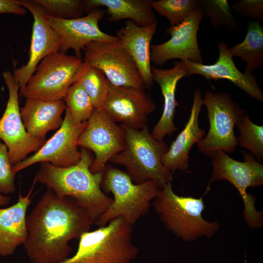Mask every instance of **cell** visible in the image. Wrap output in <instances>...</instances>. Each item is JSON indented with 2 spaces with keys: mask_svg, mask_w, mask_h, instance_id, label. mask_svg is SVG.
I'll list each match as a JSON object with an SVG mask.
<instances>
[{
  "mask_svg": "<svg viewBox=\"0 0 263 263\" xmlns=\"http://www.w3.org/2000/svg\"><path fill=\"white\" fill-rule=\"evenodd\" d=\"M203 105L202 92L200 89H196L188 120L162 157L163 165L168 170L185 171L188 169L189 152L193 145L203 138L205 134V130L200 128L198 122Z\"/></svg>",
  "mask_w": 263,
  "mask_h": 263,
  "instance_id": "obj_21",
  "label": "cell"
},
{
  "mask_svg": "<svg viewBox=\"0 0 263 263\" xmlns=\"http://www.w3.org/2000/svg\"><path fill=\"white\" fill-rule=\"evenodd\" d=\"M203 99L209 128L206 137L197 143L198 151L212 158L218 151L233 152L238 145L234 128L246 114V110L224 92L207 91Z\"/></svg>",
  "mask_w": 263,
  "mask_h": 263,
  "instance_id": "obj_7",
  "label": "cell"
},
{
  "mask_svg": "<svg viewBox=\"0 0 263 263\" xmlns=\"http://www.w3.org/2000/svg\"><path fill=\"white\" fill-rule=\"evenodd\" d=\"M121 126L126 132L125 147L110 162L124 166L135 184L150 180L161 188L171 183L172 172L162 162L163 156L169 149L167 144L153 137L148 124L140 130Z\"/></svg>",
  "mask_w": 263,
  "mask_h": 263,
  "instance_id": "obj_3",
  "label": "cell"
},
{
  "mask_svg": "<svg viewBox=\"0 0 263 263\" xmlns=\"http://www.w3.org/2000/svg\"><path fill=\"white\" fill-rule=\"evenodd\" d=\"M75 82L81 85L95 108H102L108 96L110 83L101 70L83 61L75 76Z\"/></svg>",
  "mask_w": 263,
  "mask_h": 263,
  "instance_id": "obj_26",
  "label": "cell"
},
{
  "mask_svg": "<svg viewBox=\"0 0 263 263\" xmlns=\"http://www.w3.org/2000/svg\"><path fill=\"white\" fill-rule=\"evenodd\" d=\"M244 161H237L222 150L217 151L212 161L213 171L210 182L227 180L239 191L243 199L244 209V219L252 228H260L263 225V211H258L255 207V197L248 194L249 187L263 184V165L253 156L242 151Z\"/></svg>",
  "mask_w": 263,
  "mask_h": 263,
  "instance_id": "obj_8",
  "label": "cell"
},
{
  "mask_svg": "<svg viewBox=\"0 0 263 263\" xmlns=\"http://www.w3.org/2000/svg\"><path fill=\"white\" fill-rule=\"evenodd\" d=\"M157 25V23L142 27L127 20L125 26L116 32V36L121 45L135 63L145 88L150 90L153 86L150 43L156 31Z\"/></svg>",
  "mask_w": 263,
  "mask_h": 263,
  "instance_id": "obj_19",
  "label": "cell"
},
{
  "mask_svg": "<svg viewBox=\"0 0 263 263\" xmlns=\"http://www.w3.org/2000/svg\"><path fill=\"white\" fill-rule=\"evenodd\" d=\"M32 188L33 187L25 196L20 194L14 205L0 208V255L1 256L12 255L27 239L26 213L31 202Z\"/></svg>",
  "mask_w": 263,
  "mask_h": 263,
  "instance_id": "obj_23",
  "label": "cell"
},
{
  "mask_svg": "<svg viewBox=\"0 0 263 263\" xmlns=\"http://www.w3.org/2000/svg\"><path fill=\"white\" fill-rule=\"evenodd\" d=\"M15 175L9 160L7 147L0 141V192L8 194L15 191Z\"/></svg>",
  "mask_w": 263,
  "mask_h": 263,
  "instance_id": "obj_32",
  "label": "cell"
},
{
  "mask_svg": "<svg viewBox=\"0 0 263 263\" xmlns=\"http://www.w3.org/2000/svg\"><path fill=\"white\" fill-rule=\"evenodd\" d=\"M152 204L165 227L184 241L211 238L220 228L217 221L208 222L203 218V196H179L173 191L171 183L160 188Z\"/></svg>",
  "mask_w": 263,
  "mask_h": 263,
  "instance_id": "obj_6",
  "label": "cell"
},
{
  "mask_svg": "<svg viewBox=\"0 0 263 263\" xmlns=\"http://www.w3.org/2000/svg\"><path fill=\"white\" fill-rule=\"evenodd\" d=\"M152 75L153 81L160 87L164 98V107L162 116L151 134L155 140L162 141L166 135H172L178 129L173 122L178 106L175 98L176 86L182 78L187 76L188 69L184 61H176L173 67L170 69L152 67Z\"/></svg>",
  "mask_w": 263,
  "mask_h": 263,
  "instance_id": "obj_20",
  "label": "cell"
},
{
  "mask_svg": "<svg viewBox=\"0 0 263 263\" xmlns=\"http://www.w3.org/2000/svg\"><path fill=\"white\" fill-rule=\"evenodd\" d=\"M240 135L237 144L250 150L260 161L263 160V126L253 123L245 114L236 124Z\"/></svg>",
  "mask_w": 263,
  "mask_h": 263,
  "instance_id": "obj_28",
  "label": "cell"
},
{
  "mask_svg": "<svg viewBox=\"0 0 263 263\" xmlns=\"http://www.w3.org/2000/svg\"><path fill=\"white\" fill-rule=\"evenodd\" d=\"M48 16L63 19L81 17L85 10L84 0H36Z\"/></svg>",
  "mask_w": 263,
  "mask_h": 263,
  "instance_id": "obj_31",
  "label": "cell"
},
{
  "mask_svg": "<svg viewBox=\"0 0 263 263\" xmlns=\"http://www.w3.org/2000/svg\"><path fill=\"white\" fill-rule=\"evenodd\" d=\"M219 57L212 64L205 65L184 61L188 69L187 77L194 75H201L207 80L226 79L243 90L251 98L262 102L263 93L252 73L242 72L236 67L225 42L218 41Z\"/></svg>",
  "mask_w": 263,
  "mask_h": 263,
  "instance_id": "obj_18",
  "label": "cell"
},
{
  "mask_svg": "<svg viewBox=\"0 0 263 263\" xmlns=\"http://www.w3.org/2000/svg\"><path fill=\"white\" fill-rule=\"evenodd\" d=\"M87 124V121L74 123L66 109L60 127L38 151L13 166L15 174L38 162H47L60 168L76 164L81 156L77 141Z\"/></svg>",
  "mask_w": 263,
  "mask_h": 263,
  "instance_id": "obj_13",
  "label": "cell"
},
{
  "mask_svg": "<svg viewBox=\"0 0 263 263\" xmlns=\"http://www.w3.org/2000/svg\"><path fill=\"white\" fill-rule=\"evenodd\" d=\"M126 132L102 109L94 110L87 126L77 141V146L94 152L90 167L93 173L102 172L107 162L125 147Z\"/></svg>",
  "mask_w": 263,
  "mask_h": 263,
  "instance_id": "obj_11",
  "label": "cell"
},
{
  "mask_svg": "<svg viewBox=\"0 0 263 263\" xmlns=\"http://www.w3.org/2000/svg\"><path fill=\"white\" fill-rule=\"evenodd\" d=\"M203 11L199 6L180 24L166 30L171 36L168 41L150 46V61L157 66L164 65L172 59L189 60L203 64L198 40L197 33Z\"/></svg>",
  "mask_w": 263,
  "mask_h": 263,
  "instance_id": "obj_14",
  "label": "cell"
},
{
  "mask_svg": "<svg viewBox=\"0 0 263 263\" xmlns=\"http://www.w3.org/2000/svg\"><path fill=\"white\" fill-rule=\"evenodd\" d=\"M105 11L94 9L85 16L72 19H63L47 16L48 22L59 37L61 46L59 52L66 53L70 49L74 51L75 56L81 58L85 48L93 41L116 42V36L102 31L98 22Z\"/></svg>",
  "mask_w": 263,
  "mask_h": 263,
  "instance_id": "obj_17",
  "label": "cell"
},
{
  "mask_svg": "<svg viewBox=\"0 0 263 263\" xmlns=\"http://www.w3.org/2000/svg\"><path fill=\"white\" fill-rule=\"evenodd\" d=\"M2 76L8 89L9 97L0 119V139L7 147L9 160L13 166L26 158L28 154L38 151L46 140L34 138L26 132L20 114L19 84L10 71L3 72Z\"/></svg>",
  "mask_w": 263,
  "mask_h": 263,
  "instance_id": "obj_10",
  "label": "cell"
},
{
  "mask_svg": "<svg viewBox=\"0 0 263 263\" xmlns=\"http://www.w3.org/2000/svg\"><path fill=\"white\" fill-rule=\"evenodd\" d=\"M19 1L30 11L34 19L29 59L26 64L15 69L13 74L19 84L21 93L40 62L48 56L59 52L61 44L59 36L50 25L41 6L36 0Z\"/></svg>",
  "mask_w": 263,
  "mask_h": 263,
  "instance_id": "obj_15",
  "label": "cell"
},
{
  "mask_svg": "<svg viewBox=\"0 0 263 263\" xmlns=\"http://www.w3.org/2000/svg\"><path fill=\"white\" fill-rule=\"evenodd\" d=\"M102 174L101 189L104 192H111L113 198L108 209L94 223L98 226L117 218L133 226L148 213L151 203L160 192L155 182L150 180L135 184L127 172L110 165L106 166Z\"/></svg>",
  "mask_w": 263,
  "mask_h": 263,
  "instance_id": "obj_4",
  "label": "cell"
},
{
  "mask_svg": "<svg viewBox=\"0 0 263 263\" xmlns=\"http://www.w3.org/2000/svg\"><path fill=\"white\" fill-rule=\"evenodd\" d=\"M63 100L73 121L76 124L87 121L95 109L90 97L78 82L70 87Z\"/></svg>",
  "mask_w": 263,
  "mask_h": 263,
  "instance_id": "obj_27",
  "label": "cell"
},
{
  "mask_svg": "<svg viewBox=\"0 0 263 263\" xmlns=\"http://www.w3.org/2000/svg\"><path fill=\"white\" fill-rule=\"evenodd\" d=\"M66 109L62 100L49 101L26 98L20 114L26 132L32 137L46 139V133L59 129L64 119L62 114Z\"/></svg>",
  "mask_w": 263,
  "mask_h": 263,
  "instance_id": "obj_22",
  "label": "cell"
},
{
  "mask_svg": "<svg viewBox=\"0 0 263 263\" xmlns=\"http://www.w3.org/2000/svg\"><path fill=\"white\" fill-rule=\"evenodd\" d=\"M82 62L81 58L59 51L48 56L37 66L19 94L26 99L63 100Z\"/></svg>",
  "mask_w": 263,
  "mask_h": 263,
  "instance_id": "obj_9",
  "label": "cell"
},
{
  "mask_svg": "<svg viewBox=\"0 0 263 263\" xmlns=\"http://www.w3.org/2000/svg\"><path fill=\"white\" fill-rule=\"evenodd\" d=\"M156 108L152 98L145 89L118 87L110 84L108 96L101 109L114 122L140 130L147 124L148 116Z\"/></svg>",
  "mask_w": 263,
  "mask_h": 263,
  "instance_id": "obj_16",
  "label": "cell"
},
{
  "mask_svg": "<svg viewBox=\"0 0 263 263\" xmlns=\"http://www.w3.org/2000/svg\"><path fill=\"white\" fill-rule=\"evenodd\" d=\"M203 11V17L210 20L215 29L222 26L234 32L237 29L236 21L226 0H198Z\"/></svg>",
  "mask_w": 263,
  "mask_h": 263,
  "instance_id": "obj_30",
  "label": "cell"
},
{
  "mask_svg": "<svg viewBox=\"0 0 263 263\" xmlns=\"http://www.w3.org/2000/svg\"><path fill=\"white\" fill-rule=\"evenodd\" d=\"M199 6L196 0H158L152 3L153 9L166 18L170 26L182 23Z\"/></svg>",
  "mask_w": 263,
  "mask_h": 263,
  "instance_id": "obj_29",
  "label": "cell"
},
{
  "mask_svg": "<svg viewBox=\"0 0 263 263\" xmlns=\"http://www.w3.org/2000/svg\"><path fill=\"white\" fill-rule=\"evenodd\" d=\"M152 0H84L85 10H91L104 6L108 15V20L118 22L124 19L132 21L139 26L157 23L152 10Z\"/></svg>",
  "mask_w": 263,
  "mask_h": 263,
  "instance_id": "obj_24",
  "label": "cell"
},
{
  "mask_svg": "<svg viewBox=\"0 0 263 263\" xmlns=\"http://www.w3.org/2000/svg\"><path fill=\"white\" fill-rule=\"evenodd\" d=\"M132 226L121 218L80 237L75 253L60 263H132L139 251Z\"/></svg>",
  "mask_w": 263,
  "mask_h": 263,
  "instance_id": "obj_5",
  "label": "cell"
},
{
  "mask_svg": "<svg viewBox=\"0 0 263 263\" xmlns=\"http://www.w3.org/2000/svg\"><path fill=\"white\" fill-rule=\"evenodd\" d=\"M94 223L74 199L59 198L47 188L26 217L28 237L23 245L32 263H60L70 257L69 243Z\"/></svg>",
  "mask_w": 263,
  "mask_h": 263,
  "instance_id": "obj_1",
  "label": "cell"
},
{
  "mask_svg": "<svg viewBox=\"0 0 263 263\" xmlns=\"http://www.w3.org/2000/svg\"><path fill=\"white\" fill-rule=\"evenodd\" d=\"M10 201V198L9 196L0 194V207L7 205Z\"/></svg>",
  "mask_w": 263,
  "mask_h": 263,
  "instance_id": "obj_35",
  "label": "cell"
},
{
  "mask_svg": "<svg viewBox=\"0 0 263 263\" xmlns=\"http://www.w3.org/2000/svg\"><path fill=\"white\" fill-rule=\"evenodd\" d=\"M83 51V61L101 70L112 85L145 88L135 63L119 40L93 41Z\"/></svg>",
  "mask_w": 263,
  "mask_h": 263,
  "instance_id": "obj_12",
  "label": "cell"
},
{
  "mask_svg": "<svg viewBox=\"0 0 263 263\" xmlns=\"http://www.w3.org/2000/svg\"><path fill=\"white\" fill-rule=\"evenodd\" d=\"M232 56L246 63L244 72L252 73L263 66V28L259 21H249L246 35L240 43L229 48Z\"/></svg>",
  "mask_w": 263,
  "mask_h": 263,
  "instance_id": "obj_25",
  "label": "cell"
},
{
  "mask_svg": "<svg viewBox=\"0 0 263 263\" xmlns=\"http://www.w3.org/2000/svg\"><path fill=\"white\" fill-rule=\"evenodd\" d=\"M4 13L24 15L26 13V9L19 3V0H0V14Z\"/></svg>",
  "mask_w": 263,
  "mask_h": 263,
  "instance_id": "obj_34",
  "label": "cell"
},
{
  "mask_svg": "<svg viewBox=\"0 0 263 263\" xmlns=\"http://www.w3.org/2000/svg\"><path fill=\"white\" fill-rule=\"evenodd\" d=\"M231 7L243 16L258 20L263 19V0H241L233 3Z\"/></svg>",
  "mask_w": 263,
  "mask_h": 263,
  "instance_id": "obj_33",
  "label": "cell"
},
{
  "mask_svg": "<svg viewBox=\"0 0 263 263\" xmlns=\"http://www.w3.org/2000/svg\"><path fill=\"white\" fill-rule=\"evenodd\" d=\"M80 151L79 161L69 167L41 163L35 181L45 185L59 198L74 199L94 223L111 206L113 199L101 189L102 171L93 173L90 170L94 160L90 151L83 148Z\"/></svg>",
  "mask_w": 263,
  "mask_h": 263,
  "instance_id": "obj_2",
  "label": "cell"
}]
</instances>
